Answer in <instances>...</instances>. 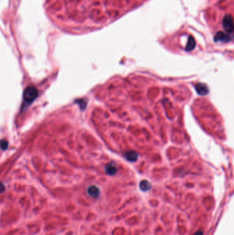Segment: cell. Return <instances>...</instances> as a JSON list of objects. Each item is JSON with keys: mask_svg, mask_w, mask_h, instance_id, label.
<instances>
[{"mask_svg": "<svg viewBox=\"0 0 234 235\" xmlns=\"http://www.w3.org/2000/svg\"><path fill=\"white\" fill-rule=\"evenodd\" d=\"M4 189H5V188H4V186H3V185L2 184H0V193L3 191Z\"/></svg>", "mask_w": 234, "mask_h": 235, "instance_id": "cell-11", "label": "cell"}, {"mask_svg": "<svg viewBox=\"0 0 234 235\" xmlns=\"http://www.w3.org/2000/svg\"><path fill=\"white\" fill-rule=\"evenodd\" d=\"M125 158L127 159L128 161L130 162H135L136 161L137 158H138V155L135 151H128L125 155Z\"/></svg>", "mask_w": 234, "mask_h": 235, "instance_id": "cell-6", "label": "cell"}, {"mask_svg": "<svg viewBox=\"0 0 234 235\" xmlns=\"http://www.w3.org/2000/svg\"><path fill=\"white\" fill-rule=\"evenodd\" d=\"M196 90L197 93L201 96H205L209 93V88L207 85L203 83H199L196 85Z\"/></svg>", "mask_w": 234, "mask_h": 235, "instance_id": "cell-5", "label": "cell"}, {"mask_svg": "<svg viewBox=\"0 0 234 235\" xmlns=\"http://www.w3.org/2000/svg\"><path fill=\"white\" fill-rule=\"evenodd\" d=\"M139 188L142 191L146 192L151 190V184L149 181L147 180H143L139 184Z\"/></svg>", "mask_w": 234, "mask_h": 235, "instance_id": "cell-8", "label": "cell"}, {"mask_svg": "<svg viewBox=\"0 0 234 235\" xmlns=\"http://www.w3.org/2000/svg\"><path fill=\"white\" fill-rule=\"evenodd\" d=\"M87 193L93 198H98L100 195V190L96 186H90L87 189Z\"/></svg>", "mask_w": 234, "mask_h": 235, "instance_id": "cell-4", "label": "cell"}, {"mask_svg": "<svg viewBox=\"0 0 234 235\" xmlns=\"http://www.w3.org/2000/svg\"><path fill=\"white\" fill-rule=\"evenodd\" d=\"M231 40V38L229 37V35L227 34L222 33V32L220 31L218 33H216V35L214 37V41L216 42H228Z\"/></svg>", "mask_w": 234, "mask_h": 235, "instance_id": "cell-3", "label": "cell"}, {"mask_svg": "<svg viewBox=\"0 0 234 235\" xmlns=\"http://www.w3.org/2000/svg\"><path fill=\"white\" fill-rule=\"evenodd\" d=\"M222 26L225 30L228 33H232L233 32L234 26L233 18L230 15H227L222 19Z\"/></svg>", "mask_w": 234, "mask_h": 235, "instance_id": "cell-1", "label": "cell"}, {"mask_svg": "<svg viewBox=\"0 0 234 235\" xmlns=\"http://www.w3.org/2000/svg\"><path fill=\"white\" fill-rule=\"evenodd\" d=\"M37 96V91L35 88L33 87L27 88L24 92V99L27 102L31 103L33 102L35 98Z\"/></svg>", "mask_w": 234, "mask_h": 235, "instance_id": "cell-2", "label": "cell"}, {"mask_svg": "<svg viewBox=\"0 0 234 235\" xmlns=\"http://www.w3.org/2000/svg\"><path fill=\"white\" fill-rule=\"evenodd\" d=\"M195 46H196V42H195V40H194V37H193L192 36H190L189 37L188 41H187V46H186V47H185V50H186L187 51H191V50H192L194 48H195Z\"/></svg>", "mask_w": 234, "mask_h": 235, "instance_id": "cell-7", "label": "cell"}, {"mask_svg": "<svg viewBox=\"0 0 234 235\" xmlns=\"http://www.w3.org/2000/svg\"><path fill=\"white\" fill-rule=\"evenodd\" d=\"M105 169H106V172L110 175H115L116 173H117V170L116 166H115V165H113V164H109L108 165H106V168H105Z\"/></svg>", "mask_w": 234, "mask_h": 235, "instance_id": "cell-9", "label": "cell"}, {"mask_svg": "<svg viewBox=\"0 0 234 235\" xmlns=\"http://www.w3.org/2000/svg\"><path fill=\"white\" fill-rule=\"evenodd\" d=\"M193 235H203V232L202 230H199L197 232H196L195 233H194Z\"/></svg>", "mask_w": 234, "mask_h": 235, "instance_id": "cell-10", "label": "cell"}]
</instances>
